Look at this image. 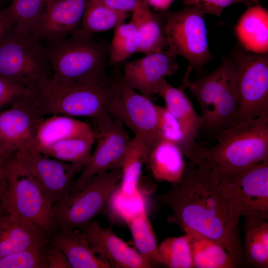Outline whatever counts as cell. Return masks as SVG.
<instances>
[{"instance_id": "16", "label": "cell", "mask_w": 268, "mask_h": 268, "mask_svg": "<svg viewBox=\"0 0 268 268\" xmlns=\"http://www.w3.org/2000/svg\"><path fill=\"white\" fill-rule=\"evenodd\" d=\"M96 254L119 268H151V264L136 250L119 237L110 227L93 220L82 230Z\"/></svg>"}, {"instance_id": "29", "label": "cell", "mask_w": 268, "mask_h": 268, "mask_svg": "<svg viewBox=\"0 0 268 268\" xmlns=\"http://www.w3.org/2000/svg\"><path fill=\"white\" fill-rule=\"evenodd\" d=\"M95 136L73 138L48 145L35 147L41 153L54 159L70 163L85 165L91 156Z\"/></svg>"}, {"instance_id": "39", "label": "cell", "mask_w": 268, "mask_h": 268, "mask_svg": "<svg viewBox=\"0 0 268 268\" xmlns=\"http://www.w3.org/2000/svg\"><path fill=\"white\" fill-rule=\"evenodd\" d=\"M118 11L133 12L146 2L144 0H97Z\"/></svg>"}, {"instance_id": "37", "label": "cell", "mask_w": 268, "mask_h": 268, "mask_svg": "<svg viewBox=\"0 0 268 268\" xmlns=\"http://www.w3.org/2000/svg\"><path fill=\"white\" fill-rule=\"evenodd\" d=\"M255 0H183L187 6L197 7L202 11L220 17L223 11L234 4L244 3L247 6Z\"/></svg>"}, {"instance_id": "8", "label": "cell", "mask_w": 268, "mask_h": 268, "mask_svg": "<svg viewBox=\"0 0 268 268\" xmlns=\"http://www.w3.org/2000/svg\"><path fill=\"white\" fill-rule=\"evenodd\" d=\"M121 176V169L101 172L90 178L80 189L54 204L55 230L85 228L104 210Z\"/></svg>"}, {"instance_id": "26", "label": "cell", "mask_w": 268, "mask_h": 268, "mask_svg": "<svg viewBox=\"0 0 268 268\" xmlns=\"http://www.w3.org/2000/svg\"><path fill=\"white\" fill-rule=\"evenodd\" d=\"M188 234L193 268H236L230 256L220 244L192 230Z\"/></svg>"}, {"instance_id": "13", "label": "cell", "mask_w": 268, "mask_h": 268, "mask_svg": "<svg viewBox=\"0 0 268 268\" xmlns=\"http://www.w3.org/2000/svg\"><path fill=\"white\" fill-rule=\"evenodd\" d=\"M93 121L96 146L89 162L76 178L70 193L80 189L96 174L121 169L131 141L123 123L108 113Z\"/></svg>"}, {"instance_id": "33", "label": "cell", "mask_w": 268, "mask_h": 268, "mask_svg": "<svg viewBox=\"0 0 268 268\" xmlns=\"http://www.w3.org/2000/svg\"><path fill=\"white\" fill-rule=\"evenodd\" d=\"M158 135L161 140L171 142L178 146L189 161L194 156L199 145L190 137L179 122L165 107L157 105Z\"/></svg>"}, {"instance_id": "6", "label": "cell", "mask_w": 268, "mask_h": 268, "mask_svg": "<svg viewBox=\"0 0 268 268\" xmlns=\"http://www.w3.org/2000/svg\"><path fill=\"white\" fill-rule=\"evenodd\" d=\"M0 206L37 226L49 238L55 229L53 205L13 153L0 174Z\"/></svg>"}, {"instance_id": "7", "label": "cell", "mask_w": 268, "mask_h": 268, "mask_svg": "<svg viewBox=\"0 0 268 268\" xmlns=\"http://www.w3.org/2000/svg\"><path fill=\"white\" fill-rule=\"evenodd\" d=\"M0 76L27 89L52 77L43 41L32 34L20 32L13 25L0 39Z\"/></svg>"}, {"instance_id": "30", "label": "cell", "mask_w": 268, "mask_h": 268, "mask_svg": "<svg viewBox=\"0 0 268 268\" xmlns=\"http://www.w3.org/2000/svg\"><path fill=\"white\" fill-rule=\"evenodd\" d=\"M47 2L48 0H12L1 11L17 30L31 34L43 16Z\"/></svg>"}, {"instance_id": "1", "label": "cell", "mask_w": 268, "mask_h": 268, "mask_svg": "<svg viewBox=\"0 0 268 268\" xmlns=\"http://www.w3.org/2000/svg\"><path fill=\"white\" fill-rule=\"evenodd\" d=\"M156 196L161 206L172 210L167 221L192 230L223 246L237 268L246 264L237 225L240 214L221 192L215 176L206 168L186 163L181 182Z\"/></svg>"}, {"instance_id": "27", "label": "cell", "mask_w": 268, "mask_h": 268, "mask_svg": "<svg viewBox=\"0 0 268 268\" xmlns=\"http://www.w3.org/2000/svg\"><path fill=\"white\" fill-rule=\"evenodd\" d=\"M125 220L132 234L136 250L151 265L153 263L163 264L143 202L135 212Z\"/></svg>"}, {"instance_id": "32", "label": "cell", "mask_w": 268, "mask_h": 268, "mask_svg": "<svg viewBox=\"0 0 268 268\" xmlns=\"http://www.w3.org/2000/svg\"><path fill=\"white\" fill-rule=\"evenodd\" d=\"M129 16V12L116 10L97 0H88L80 27L93 34L115 28Z\"/></svg>"}, {"instance_id": "42", "label": "cell", "mask_w": 268, "mask_h": 268, "mask_svg": "<svg viewBox=\"0 0 268 268\" xmlns=\"http://www.w3.org/2000/svg\"><path fill=\"white\" fill-rule=\"evenodd\" d=\"M13 25L12 22L2 12L0 8V39Z\"/></svg>"}, {"instance_id": "10", "label": "cell", "mask_w": 268, "mask_h": 268, "mask_svg": "<svg viewBox=\"0 0 268 268\" xmlns=\"http://www.w3.org/2000/svg\"><path fill=\"white\" fill-rule=\"evenodd\" d=\"M230 57L236 67L239 92L234 125L268 113V55L239 46L232 50Z\"/></svg>"}, {"instance_id": "41", "label": "cell", "mask_w": 268, "mask_h": 268, "mask_svg": "<svg viewBox=\"0 0 268 268\" xmlns=\"http://www.w3.org/2000/svg\"><path fill=\"white\" fill-rule=\"evenodd\" d=\"M150 7L160 11L168 10L171 4L175 0H144Z\"/></svg>"}, {"instance_id": "40", "label": "cell", "mask_w": 268, "mask_h": 268, "mask_svg": "<svg viewBox=\"0 0 268 268\" xmlns=\"http://www.w3.org/2000/svg\"><path fill=\"white\" fill-rule=\"evenodd\" d=\"M47 259L48 268H71L63 252L52 245L49 249Z\"/></svg>"}, {"instance_id": "17", "label": "cell", "mask_w": 268, "mask_h": 268, "mask_svg": "<svg viewBox=\"0 0 268 268\" xmlns=\"http://www.w3.org/2000/svg\"><path fill=\"white\" fill-rule=\"evenodd\" d=\"M88 0H48L45 11L31 33L42 41L64 39L80 27Z\"/></svg>"}, {"instance_id": "35", "label": "cell", "mask_w": 268, "mask_h": 268, "mask_svg": "<svg viewBox=\"0 0 268 268\" xmlns=\"http://www.w3.org/2000/svg\"><path fill=\"white\" fill-rule=\"evenodd\" d=\"M163 265L169 268H193L188 234L165 238L158 246Z\"/></svg>"}, {"instance_id": "9", "label": "cell", "mask_w": 268, "mask_h": 268, "mask_svg": "<svg viewBox=\"0 0 268 268\" xmlns=\"http://www.w3.org/2000/svg\"><path fill=\"white\" fill-rule=\"evenodd\" d=\"M204 14L197 7L187 6L160 14L167 43L166 51L174 57L184 58L197 73L213 59L208 48Z\"/></svg>"}, {"instance_id": "18", "label": "cell", "mask_w": 268, "mask_h": 268, "mask_svg": "<svg viewBox=\"0 0 268 268\" xmlns=\"http://www.w3.org/2000/svg\"><path fill=\"white\" fill-rule=\"evenodd\" d=\"M176 57L166 50L146 55L125 63L123 77L126 82L141 95L150 98L155 94L158 83L173 74L178 68Z\"/></svg>"}, {"instance_id": "14", "label": "cell", "mask_w": 268, "mask_h": 268, "mask_svg": "<svg viewBox=\"0 0 268 268\" xmlns=\"http://www.w3.org/2000/svg\"><path fill=\"white\" fill-rule=\"evenodd\" d=\"M13 154L53 206L70 193L76 175L84 167L49 157L34 145L25 147Z\"/></svg>"}, {"instance_id": "25", "label": "cell", "mask_w": 268, "mask_h": 268, "mask_svg": "<svg viewBox=\"0 0 268 268\" xmlns=\"http://www.w3.org/2000/svg\"><path fill=\"white\" fill-rule=\"evenodd\" d=\"M136 27L140 39L138 52L145 55L166 50L167 43L160 14H155L145 3L132 12L130 21Z\"/></svg>"}, {"instance_id": "22", "label": "cell", "mask_w": 268, "mask_h": 268, "mask_svg": "<svg viewBox=\"0 0 268 268\" xmlns=\"http://www.w3.org/2000/svg\"><path fill=\"white\" fill-rule=\"evenodd\" d=\"M95 136L93 128L86 122L67 116L51 115L40 121L34 145L38 147L67 139Z\"/></svg>"}, {"instance_id": "36", "label": "cell", "mask_w": 268, "mask_h": 268, "mask_svg": "<svg viewBox=\"0 0 268 268\" xmlns=\"http://www.w3.org/2000/svg\"><path fill=\"white\" fill-rule=\"evenodd\" d=\"M50 239L0 259V268H48Z\"/></svg>"}, {"instance_id": "20", "label": "cell", "mask_w": 268, "mask_h": 268, "mask_svg": "<svg viewBox=\"0 0 268 268\" xmlns=\"http://www.w3.org/2000/svg\"><path fill=\"white\" fill-rule=\"evenodd\" d=\"M49 239L52 245L65 255L71 268H112L108 262L96 256L80 229H56Z\"/></svg>"}, {"instance_id": "28", "label": "cell", "mask_w": 268, "mask_h": 268, "mask_svg": "<svg viewBox=\"0 0 268 268\" xmlns=\"http://www.w3.org/2000/svg\"><path fill=\"white\" fill-rule=\"evenodd\" d=\"M150 149L143 138L134 135L126 154L122 170L121 193L126 197L138 194V186L143 164L147 161Z\"/></svg>"}, {"instance_id": "24", "label": "cell", "mask_w": 268, "mask_h": 268, "mask_svg": "<svg viewBox=\"0 0 268 268\" xmlns=\"http://www.w3.org/2000/svg\"><path fill=\"white\" fill-rule=\"evenodd\" d=\"M155 94L163 99L166 108L179 122L188 135L195 140L199 130L202 127V120L183 87H174L163 79L157 85Z\"/></svg>"}, {"instance_id": "34", "label": "cell", "mask_w": 268, "mask_h": 268, "mask_svg": "<svg viewBox=\"0 0 268 268\" xmlns=\"http://www.w3.org/2000/svg\"><path fill=\"white\" fill-rule=\"evenodd\" d=\"M140 39L135 26L131 22H123L115 28L111 43L109 45L108 63L115 65L137 53Z\"/></svg>"}, {"instance_id": "31", "label": "cell", "mask_w": 268, "mask_h": 268, "mask_svg": "<svg viewBox=\"0 0 268 268\" xmlns=\"http://www.w3.org/2000/svg\"><path fill=\"white\" fill-rule=\"evenodd\" d=\"M243 252L247 263L256 268H268V222L245 223Z\"/></svg>"}, {"instance_id": "21", "label": "cell", "mask_w": 268, "mask_h": 268, "mask_svg": "<svg viewBox=\"0 0 268 268\" xmlns=\"http://www.w3.org/2000/svg\"><path fill=\"white\" fill-rule=\"evenodd\" d=\"M234 31L240 46L245 51L268 53V11L257 0L247 6Z\"/></svg>"}, {"instance_id": "15", "label": "cell", "mask_w": 268, "mask_h": 268, "mask_svg": "<svg viewBox=\"0 0 268 268\" xmlns=\"http://www.w3.org/2000/svg\"><path fill=\"white\" fill-rule=\"evenodd\" d=\"M43 117L28 92L0 111V143L12 153L34 145L37 126Z\"/></svg>"}, {"instance_id": "45", "label": "cell", "mask_w": 268, "mask_h": 268, "mask_svg": "<svg viewBox=\"0 0 268 268\" xmlns=\"http://www.w3.org/2000/svg\"><path fill=\"white\" fill-rule=\"evenodd\" d=\"M1 212H2V209L0 206V214H1Z\"/></svg>"}, {"instance_id": "5", "label": "cell", "mask_w": 268, "mask_h": 268, "mask_svg": "<svg viewBox=\"0 0 268 268\" xmlns=\"http://www.w3.org/2000/svg\"><path fill=\"white\" fill-rule=\"evenodd\" d=\"M192 69L189 66L182 87H187L198 102L202 128L216 134L232 126L236 117L239 92L235 64L231 57L225 58L212 72L190 81Z\"/></svg>"}, {"instance_id": "11", "label": "cell", "mask_w": 268, "mask_h": 268, "mask_svg": "<svg viewBox=\"0 0 268 268\" xmlns=\"http://www.w3.org/2000/svg\"><path fill=\"white\" fill-rule=\"evenodd\" d=\"M216 178L220 191L246 223L268 220V160Z\"/></svg>"}, {"instance_id": "44", "label": "cell", "mask_w": 268, "mask_h": 268, "mask_svg": "<svg viewBox=\"0 0 268 268\" xmlns=\"http://www.w3.org/2000/svg\"><path fill=\"white\" fill-rule=\"evenodd\" d=\"M12 0H0V8L2 9V6L8 2H10Z\"/></svg>"}, {"instance_id": "43", "label": "cell", "mask_w": 268, "mask_h": 268, "mask_svg": "<svg viewBox=\"0 0 268 268\" xmlns=\"http://www.w3.org/2000/svg\"><path fill=\"white\" fill-rule=\"evenodd\" d=\"M12 154L0 143V171L3 169L7 161Z\"/></svg>"}, {"instance_id": "23", "label": "cell", "mask_w": 268, "mask_h": 268, "mask_svg": "<svg viewBox=\"0 0 268 268\" xmlns=\"http://www.w3.org/2000/svg\"><path fill=\"white\" fill-rule=\"evenodd\" d=\"M184 156L176 144L164 140L158 141L150 150L147 159L154 179L172 185L179 183L186 165Z\"/></svg>"}, {"instance_id": "3", "label": "cell", "mask_w": 268, "mask_h": 268, "mask_svg": "<svg viewBox=\"0 0 268 268\" xmlns=\"http://www.w3.org/2000/svg\"><path fill=\"white\" fill-rule=\"evenodd\" d=\"M43 42L54 80L65 84L94 83L108 76L109 45L80 27L64 39Z\"/></svg>"}, {"instance_id": "19", "label": "cell", "mask_w": 268, "mask_h": 268, "mask_svg": "<svg viewBox=\"0 0 268 268\" xmlns=\"http://www.w3.org/2000/svg\"><path fill=\"white\" fill-rule=\"evenodd\" d=\"M49 239L37 226L2 210L0 214V259Z\"/></svg>"}, {"instance_id": "38", "label": "cell", "mask_w": 268, "mask_h": 268, "mask_svg": "<svg viewBox=\"0 0 268 268\" xmlns=\"http://www.w3.org/2000/svg\"><path fill=\"white\" fill-rule=\"evenodd\" d=\"M28 92V89L13 84L0 76V111Z\"/></svg>"}, {"instance_id": "2", "label": "cell", "mask_w": 268, "mask_h": 268, "mask_svg": "<svg viewBox=\"0 0 268 268\" xmlns=\"http://www.w3.org/2000/svg\"><path fill=\"white\" fill-rule=\"evenodd\" d=\"M217 142L199 145L191 162L216 177L234 173L268 160V113L216 134Z\"/></svg>"}, {"instance_id": "12", "label": "cell", "mask_w": 268, "mask_h": 268, "mask_svg": "<svg viewBox=\"0 0 268 268\" xmlns=\"http://www.w3.org/2000/svg\"><path fill=\"white\" fill-rule=\"evenodd\" d=\"M107 110L114 118L142 137L150 149L159 141L157 105L131 87L123 75L115 76V83Z\"/></svg>"}, {"instance_id": "4", "label": "cell", "mask_w": 268, "mask_h": 268, "mask_svg": "<svg viewBox=\"0 0 268 268\" xmlns=\"http://www.w3.org/2000/svg\"><path fill=\"white\" fill-rule=\"evenodd\" d=\"M114 76L94 83L65 84L48 77L29 89L39 114L87 117L96 120L108 113Z\"/></svg>"}]
</instances>
